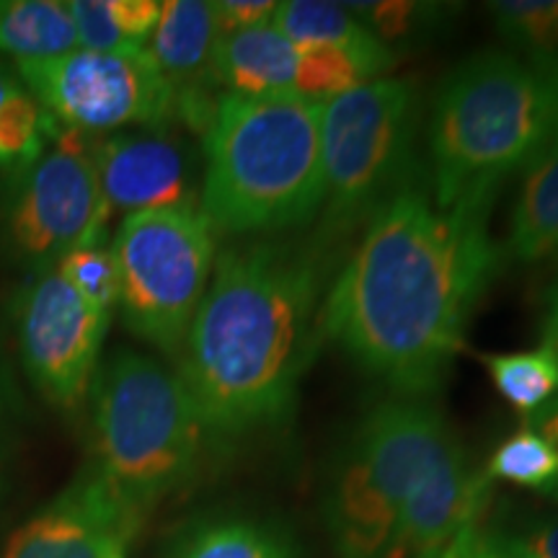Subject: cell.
I'll use <instances>...</instances> for the list:
<instances>
[{
	"mask_svg": "<svg viewBox=\"0 0 558 558\" xmlns=\"http://www.w3.org/2000/svg\"><path fill=\"white\" fill-rule=\"evenodd\" d=\"M488 213L492 205L442 209L424 184L407 186L367 222L326 292V337L399 396L437 390L505 259Z\"/></svg>",
	"mask_w": 558,
	"mask_h": 558,
	"instance_id": "1",
	"label": "cell"
},
{
	"mask_svg": "<svg viewBox=\"0 0 558 558\" xmlns=\"http://www.w3.org/2000/svg\"><path fill=\"white\" fill-rule=\"evenodd\" d=\"M318 246L251 241L215 259L179 354L209 437L275 429L292 414L324 311Z\"/></svg>",
	"mask_w": 558,
	"mask_h": 558,
	"instance_id": "2",
	"label": "cell"
},
{
	"mask_svg": "<svg viewBox=\"0 0 558 558\" xmlns=\"http://www.w3.org/2000/svg\"><path fill=\"white\" fill-rule=\"evenodd\" d=\"M324 202L320 104L295 90L220 96L205 130L199 209L220 233L303 228Z\"/></svg>",
	"mask_w": 558,
	"mask_h": 558,
	"instance_id": "3",
	"label": "cell"
},
{
	"mask_svg": "<svg viewBox=\"0 0 558 558\" xmlns=\"http://www.w3.org/2000/svg\"><path fill=\"white\" fill-rule=\"evenodd\" d=\"M556 128L558 83L514 52L463 60L439 83L429 117L435 205H492L501 181L525 169Z\"/></svg>",
	"mask_w": 558,
	"mask_h": 558,
	"instance_id": "4",
	"label": "cell"
},
{
	"mask_svg": "<svg viewBox=\"0 0 558 558\" xmlns=\"http://www.w3.org/2000/svg\"><path fill=\"white\" fill-rule=\"evenodd\" d=\"M90 460L114 497L145 522L199 471L207 429L179 373L117 349L88 390Z\"/></svg>",
	"mask_w": 558,
	"mask_h": 558,
	"instance_id": "5",
	"label": "cell"
},
{
	"mask_svg": "<svg viewBox=\"0 0 558 558\" xmlns=\"http://www.w3.org/2000/svg\"><path fill=\"white\" fill-rule=\"evenodd\" d=\"M452 432L422 399L380 403L333 460L324 520L339 558H390L409 492Z\"/></svg>",
	"mask_w": 558,
	"mask_h": 558,
	"instance_id": "6",
	"label": "cell"
},
{
	"mask_svg": "<svg viewBox=\"0 0 558 558\" xmlns=\"http://www.w3.org/2000/svg\"><path fill=\"white\" fill-rule=\"evenodd\" d=\"M422 101L409 78H378L320 104L324 202L316 246L367 226L416 179Z\"/></svg>",
	"mask_w": 558,
	"mask_h": 558,
	"instance_id": "7",
	"label": "cell"
},
{
	"mask_svg": "<svg viewBox=\"0 0 558 558\" xmlns=\"http://www.w3.org/2000/svg\"><path fill=\"white\" fill-rule=\"evenodd\" d=\"M124 326L179 357L215 269V228L199 205L128 215L111 239Z\"/></svg>",
	"mask_w": 558,
	"mask_h": 558,
	"instance_id": "8",
	"label": "cell"
},
{
	"mask_svg": "<svg viewBox=\"0 0 558 558\" xmlns=\"http://www.w3.org/2000/svg\"><path fill=\"white\" fill-rule=\"evenodd\" d=\"M107 220L94 158L68 135L5 181L0 246L32 275H45L73 251L99 246Z\"/></svg>",
	"mask_w": 558,
	"mask_h": 558,
	"instance_id": "9",
	"label": "cell"
},
{
	"mask_svg": "<svg viewBox=\"0 0 558 558\" xmlns=\"http://www.w3.org/2000/svg\"><path fill=\"white\" fill-rule=\"evenodd\" d=\"M16 78L52 122L73 132L160 128L177 114V90L148 50H78L50 60L13 62Z\"/></svg>",
	"mask_w": 558,
	"mask_h": 558,
	"instance_id": "10",
	"label": "cell"
},
{
	"mask_svg": "<svg viewBox=\"0 0 558 558\" xmlns=\"http://www.w3.org/2000/svg\"><path fill=\"white\" fill-rule=\"evenodd\" d=\"M111 316L96 311L58 271L32 275L16 300L21 365L52 407L75 411L88 401Z\"/></svg>",
	"mask_w": 558,
	"mask_h": 558,
	"instance_id": "11",
	"label": "cell"
},
{
	"mask_svg": "<svg viewBox=\"0 0 558 558\" xmlns=\"http://www.w3.org/2000/svg\"><path fill=\"white\" fill-rule=\"evenodd\" d=\"M140 527L143 520L86 463L11 535L0 558H104L114 543L130 546Z\"/></svg>",
	"mask_w": 558,
	"mask_h": 558,
	"instance_id": "12",
	"label": "cell"
},
{
	"mask_svg": "<svg viewBox=\"0 0 558 558\" xmlns=\"http://www.w3.org/2000/svg\"><path fill=\"white\" fill-rule=\"evenodd\" d=\"M492 478L448 439L403 501L390 558H442L465 530L484 522Z\"/></svg>",
	"mask_w": 558,
	"mask_h": 558,
	"instance_id": "13",
	"label": "cell"
},
{
	"mask_svg": "<svg viewBox=\"0 0 558 558\" xmlns=\"http://www.w3.org/2000/svg\"><path fill=\"white\" fill-rule=\"evenodd\" d=\"M111 213H150L199 205L186 150L160 132H117L90 150Z\"/></svg>",
	"mask_w": 558,
	"mask_h": 558,
	"instance_id": "14",
	"label": "cell"
},
{
	"mask_svg": "<svg viewBox=\"0 0 558 558\" xmlns=\"http://www.w3.org/2000/svg\"><path fill=\"white\" fill-rule=\"evenodd\" d=\"M220 37L213 3L166 0L160 3L156 32L145 47L166 81L177 90V111L202 130H207L215 111L202 88L215 81L213 58Z\"/></svg>",
	"mask_w": 558,
	"mask_h": 558,
	"instance_id": "15",
	"label": "cell"
},
{
	"mask_svg": "<svg viewBox=\"0 0 558 558\" xmlns=\"http://www.w3.org/2000/svg\"><path fill=\"white\" fill-rule=\"evenodd\" d=\"M298 47L275 26L222 34L213 58L215 83L228 96H271L295 88Z\"/></svg>",
	"mask_w": 558,
	"mask_h": 558,
	"instance_id": "16",
	"label": "cell"
},
{
	"mask_svg": "<svg viewBox=\"0 0 558 558\" xmlns=\"http://www.w3.org/2000/svg\"><path fill=\"white\" fill-rule=\"evenodd\" d=\"M522 171L501 254L520 264L558 262V128Z\"/></svg>",
	"mask_w": 558,
	"mask_h": 558,
	"instance_id": "17",
	"label": "cell"
},
{
	"mask_svg": "<svg viewBox=\"0 0 558 558\" xmlns=\"http://www.w3.org/2000/svg\"><path fill=\"white\" fill-rule=\"evenodd\" d=\"M169 558H305L288 527L254 514L194 520L173 538Z\"/></svg>",
	"mask_w": 558,
	"mask_h": 558,
	"instance_id": "18",
	"label": "cell"
},
{
	"mask_svg": "<svg viewBox=\"0 0 558 558\" xmlns=\"http://www.w3.org/2000/svg\"><path fill=\"white\" fill-rule=\"evenodd\" d=\"M271 26L290 39L298 50L311 47H337L396 62L393 50L367 29L362 21L347 11L344 3H324V0H288L279 3Z\"/></svg>",
	"mask_w": 558,
	"mask_h": 558,
	"instance_id": "19",
	"label": "cell"
},
{
	"mask_svg": "<svg viewBox=\"0 0 558 558\" xmlns=\"http://www.w3.org/2000/svg\"><path fill=\"white\" fill-rule=\"evenodd\" d=\"M78 50V32L62 0H0V52L13 62L50 60Z\"/></svg>",
	"mask_w": 558,
	"mask_h": 558,
	"instance_id": "20",
	"label": "cell"
},
{
	"mask_svg": "<svg viewBox=\"0 0 558 558\" xmlns=\"http://www.w3.org/2000/svg\"><path fill=\"white\" fill-rule=\"evenodd\" d=\"M52 117L16 75L0 68V177H13L47 150Z\"/></svg>",
	"mask_w": 558,
	"mask_h": 558,
	"instance_id": "21",
	"label": "cell"
},
{
	"mask_svg": "<svg viewBox=\"0 0 558 558\" xmlns=\"http://www.w3.org/2000/svg\"><path fill=\"white\" fill-rule=\"evenodd\" d=\"M488 11L518 58L558 83V0H501Z\"/></svg>",
	"mask_w": 558,
	"mask_h": 558,
	"instance_id": "22",
	"label": "cell"
},
{
	"mask_svg": "<svg viewBox=\"0 0 558 558\" xmlns=\"http://www.w3.org/2000/svg\"><path fill=\"white\" fill-rule=\"evenodd\" d=\"M390 65L393 62L367 58V54L360 52L337 50V47L298 50V73L292 90L308 101L326 104L349 94V90L378 81Z\"/></svg>",
	"mask_w": 558,
	"mask_h": 558,
	"instance_id": "23",
	"label": "cell"
},
{
	"mask_svg": "<svg viewBox=\"0 0 558 558\" xmlns=\"http://www.w3.org/2000/svg\"><path fill=\"white\" fill-rule=\"evenodd\" d=\"M486 369L497 393L520 414L533 416L558 399V367L543 347L527 352L492 354L486 357Z\"/></svg>",
	"mask_w": 558,
	"mask_h": 558,
	"instance_id": "24",
	"label": "cell"
},
{
	"mask_svg": "<svg viewBox=\"0 0 558 558\" xmlns=\"http://www.w3.org/2000/svg\"><path fill=\"white\" fill-rule=\"evenodd\" d=\"M486 476L543 494L558 476V452L538 429L525 424L494 450Z\"/></svg>",
	"mask_w": 558,
	"mask_h": 558,
	"instance_id": "25",
	"label": "cell"
},
{
	"mask_svg": "<svg viewBox=\"0 0 558 558\" xmlns=\"http://www.w3.org/2000/svg\"><path fill=\"white\" fill-rule=\"evenodd\" d=\"M369 32L390 50V41L418 39L439 29L450 5L414 3V0H378V3H344Z\"/></svg>",
	"mask_w": 558,
	"mask_h": 558,
	"instance_id": "26",
	"label": "cell"
},
{
	"mask_svg": "<svg viewBox=\"0 0 558 558\" xmlns=\"http://www.w3.org/2000/svg\"><path fill=\"white\" fill-rule=\"evenodd\" d=\"M54 271L96 311L107 313V316L114 313L120 303V275H117L111 248L104 243L73 251L54 267Z\"/></svg>",
	"mask_w": 558,
	"mask_h": 558,
	"instance_id": "27",
	"label": "cell"
},
{
	"mask_svg": "<svg viewBox=\"0 0 558 558\" xmlns=\"http://www.w3.org/2000/svg\"><path fill=\"white\" fill-rule=\"evenodd\" d=\"M277 5L275 0H220V3H213V9L220 34H235L271 24Z\"/></svg>",
	"mask_w": 558,
	"mask_h": 558,
	"instance_id": "28",
	"label": "cell"
},
{
	"mask_svg": "<svg viewBox=\"0 0 558 558\" xmlns=\"http://www.w3.org/2000/svg\"><path fill=\"white\" fill-rule=\"evenodd\" d=\"M507 533L533 558H558V514H535Z\"/></svg>",
	"mask_w": 558,
	"mask_h": 558,
	"instance_id": "29",
	"label": "cell"
},
{
	"mask_svg": "<svg viewBox=\"0 0 558 558\" xmlns=\"http://www.w3.org/2000/svg\"><path fill=\"white\" fill-rule=\"evenodd\" d=\"M541 347L554 357L558 367V279L548 284L543 295V316H541Z\"/></svg>",
	"mask_w": 558,
	"mask_h": 558,
	"instance_id": "30",
	"label": "cell"
},
{
	"mask_svg": "<svg viewBox=\"0 0 558 558\" xmlns=\"http://www.w3.org/2000/svg\"><path fill=\"white\" fill-rule=\"evenodd\" d=\"M527 424L533 429H538L541 435L546 437L558 452V399L550 401L548 407H543L538 414L527 416ZM543 497L558 501V476L554 478V484H550L548 488H543Z\"/></svg>",
	"mask_w": 558,
	"mask_h": 558,
	"instance_id": "31",
	"label": "cell"
},
{
	"mask_svg": "<svg viewBox=\"0 0 558 558\" xmlns=\"http://www.w3.org/2000/svg\"><path fill=\"white\" fill-rule=\"evenodd\" d=\"M104 558H128V543H114V546H109Z\"/></svg>",
	"mask_w": 558,
	"mask_h": 558,
	"instance_id": "32",
	"label": "cell"
}]
</instances>
